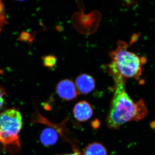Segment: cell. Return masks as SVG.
Wrapping results in <instances>:
<instances>
[{
    "instance_id": "6da1fadb",
    "label": "cell",
    "mask_w": 155,
    "mask_h": 155,
    "mask_svg": "<svg viewBox=\"0 0 155 155\" xmlns=\"http://www.w3.org/2000/svg\"><path fill=\"white\" fill-rule=\"evenodd\" d=\"M115 82L114 94L106 122L108 127L117 130L130 121H139L147 114L144 101L134 102L125 91V79L118 74H111Z\"/></svg>"
},
{
    "instance_id": "3957f363",
    "label": "cell",
    "mask_w": 155,
    "mask_h": 155,
    "mask_svg": "<svg viewBox=\"0 0 155 155\" xmlns=\"http://www.w3.org/2000/svg\"><path fill=\"white\" fill-rule=\"evenodd\" d=\"M23 125L20 111L15 108L8 109L0 115V143L6 147H19V134Z\"/></svg>"
},
{
    "instance_id": "277c9868",
    "label": "cell",
    "mask_w": 155,
    "mask_h": 155,
    "mask_svg": "<svg viewBox=\"0 0 155 155\" xmlns=\"http://www.w3.org/2000/svg\"><path fill=\"white\" fill-rule=\"evenodd\" d=\"M56 91L61 99L67 101L75 99L78 93L75 84L69 79H64L59 82L56 87Z\"/></svg>"
},
{
    "instance_id": "8992f818",
    "label": "cell",
    "mask_w": 155,
    "mask_h": 155,
    "mask_svg": "<svg viewBox=\"0 0 155 155\" xmlns=\"http://www.w3.org/2000/svg\"><path fill=\"white\" fill-rule=\"evenodd\" d=\"M75 84L78 93L87 94L94 89L95 81L91 75L83 74L77 78Z\"/></svg>"
},
{
    "instance_id": "ba28073f",
    "label": "cell",
    "mask_w": 155,
    "mask_h": 155,
    "mask_svg": "<svg viewBox=\"0 0 155 155\" xmlns=\"http://www.w3.org/2000/svg\"><path fill=\"white\" fill-rule=\"evenodd\" d=\"M83 155H107V151L102 143L95 142L87 146Z\"/></svg>"
},
{
    "instance_id": "5b68a950",
    "label": "cell",
    "mask_w": 155,
    "mask_h": 155,
    "mask_svg": "<svg viewBox=\"0 0 155 155\" xmlns=\"http://www.w3.org/2000/svg\"><path fill=\"white\" fill-rule=\"evenodd\" d=\"M73 113L76 120L84 122L91 118L93 114V110L89 103L86 101H81L74 106Z\"/></svg>"
},
{
    "instance_id": "7c38bea8",
    "label": "cell",
    "mask_w": 155,
    "mask_h": 155,
    "mask_svg": "<svg viewBox=\"0 0 155 155\" xmlns=\"http://www.w3.org/2000/svg\"><path fill=\"white\" fill-rule=\"evenodd\" d=\"M72 150H73V153L59 155H82L79 150H78V149L76 146H73L72 147Z\"/></svg>"
},
{
    "instance_id": "52a82bcc",
    "label": "cell",
    "mask_w": 155,
    "mask_h": 155,
    "mask_svg": "<svg viewBox=\"0 0 155 155\" xmlns=\"http://www.w3.org/2000/svg\"><path fill=\"white\" fill-rule=\"evenodd\" d=\"M58 139L57 131L52 127L45 128L41 134V141L45 146L48 147L55 144Z\"/></svg>"
},
{
    "instance_id": "30bf717a",
    "label": "cell",
    "mask_w": 155,
    "mask_h": 155,
    "mask_svg": "<svg viewBox=\"0 0 155 155\" xmlns=\"http://www.w3.org/2000/svg\"><path fill=\"white\" fill-rule=\"evenodd\" d=\"M5 22V14H4V4L0 1V25H2Z\"/></svg>"
},
{
    "instance_id": "9c48e42d",
    "label": "cell",
    "mask_w": 155,
    "mask_h": 155,
    "mask_svg": "<svg viewBox=\"0 0 155 155\" xmlns=\"http://www.w3.org/2000/svg\"><path fill=\"white\" fill-rule=\"evenodd\" d=\"M43 60L45 66L49 68L54 67L57 61L55 57L52 55L45 56L43 58Z\"/></svg>"
},
{
    "instance_id": "8fae6325",
    "label": "cell",
    "mask_w": 155,
    "mask_h": 155,
    "mask_svg": "<svg viewBox=\"0 0 155 155\" xmlns=\"http://www.w3.org/2000/svg\"><path fill=\"white\" fill-rule=\"evenodd\" d=\"M5 94V91L3 87H0V110L3 107L4 103V96Z\"/></svg>"
},
{
    "instance_id": "7a4b0ae2",
    "label": "cell",
    "mask_w": 155,
    "mask_h": 155,
    "mask_svg": "<svg viewBox=\"0 0 155 155\" xmlns=\"http://www.w3.org/2000/svg\"><path fill=\"white\" fill-rule=\"evenodd\" d=\"M127 46L125 42H118L117 48L110 53L112 61L108 66V69L110 73H116L125 79L127 78L138 79L146 59L128 51Z\"/></svg>"
}]
</instances>
